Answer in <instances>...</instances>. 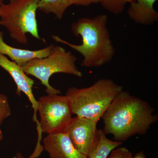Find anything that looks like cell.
I'll list each match as a JSON object with an SVG mask.
<instances>
[{"mask_svg":"<svg viewBox=\"0 0 158 158\" xmlns=\"http://www.w3.org/2000/svg\"><path fill=\"white\" fill-rule=\"evenodd\" d=\"M0 67L4 69L10 75L17 86V93L20 95L22 92L27 97L34 110L33 120L37 125V130L40 129L39 120L37 118L38 102L33 91L34 81L26 74L22 68L17 63L9 60L7 56L0 54Z\"/></svg>","mask_w":158,"mask_h":158,"instance_id":"ba28073f","label":"cell"},{"mask_svg":"<svg viewBox=\"0 0 158 158\" xmlns=\"http://www.w3.org/2000/svg\"><path fill=\"white\" fill-rule=\"evenodd\" d=\"M4 2V0H0V6H1V5H2L3 2Z\"/></svg>","mask_w":158,"mask_h":158,"instance_id":"ffe728a7","label":"cell"},{"mask_svg":"<svg viewBox=\"0 0 158 158\" xmlns=\"http://www.w3.org/2000/svg\"><path fill=\"white\" fill-rule=\"evenodd\" d=\"M77 58L70 51H66L60 46H54L48 56L44 58L32 59L23 66L26 74L38 79L46 87L48 94H61L60 90L49 84L52 75L62 73L81 77L83 73L76 65Z\"/></svg>","mask_w":158,"mask_h":158,"instance_id":"5b68a950","label":"cell"},{"mask_svg":"<svg viewBox=\"0 0 158 158\" xmlns=\"http://www.w3.org/2000/svg\"><path fill=\"white\" fill-rule=\"evenodd\" d=\"M40 0H9L0 6V25L11 39L21 44L28 42L27 34L45 42L38 32L36 13Z\"/></svg>","mask_w":158,"mask_h":158,"instance_id":"277c9868","label":"cell"},{"mask_svg":"<svg viewBox=\"0 0 158 158\" xmlns=\"http://www.w3.org/2000/svg\"><path fill=\"white\" fill-rule=\"evenodd\" d=\"M98 142L93 153L87 158H107L110 152L120 146L122 142L110 140L102 129L98 130Z\"/></svg>","mask_w":158,"mask_h":158,"instance_id":"4fadbf2b","label":"cell"},{"mask_svg":"<svg viewBox=\"0 0 158 158\" xmlns=\"http://www.w3.org/2000/svg\"><path fill=\"white\" fill-rule=\"evenodd\" d=\"M133 158H147L146 156L144 155L143 151H141L140 152L137 153V154L133 157Z\"/></svg>","mask_w":158,"mask_h":158,"instance_id":"e0dca14e","label":"cell"},{"mask_svg":"<svg viewBox=\"0 0 158 158\" xmlns=\"http://www.w3.org/2000/svg\"><path fill=\"white\" fill-rule=\"evenodd\" d=\"M108 21L106 15L100 14L92 18H81L73 23L71 27L73 34L82 39V44L79 45L70 43L56 35H53L52 38L81 54L83 57L81 64L83 67H101L111 61L116 52L108 30Z\"/></svg>","mask_w":158,"mask_h":158,"instance_id":"7a4b0ae2","label":"cell"},{"mask_svg":"<svg viewBox=\"0 0 158 158\" xmlns=\"http://www.w3.org/2000/svg\"><path fill=\"white\" fill-rule=\"evenodd\" d=\"M3 138V135L2 130H0V141L2 140Z\"/></svg>","mask_w":158,"mask_h":158,"instance_id":"d6986e66","label":"cell"},{"mask_svg":"<svg viewBox=\"0 0 158 158\" xmlns=\"http://www.w3.org/2000/svg\"><path fill=\"white\" fill-rule=\"evenodd\" d=\"M132 153L124 147H118L113 149L107 158H133Z\"/></svg>","mask_w":158,"mask_h":158,"instance_id":"2e32d148","label":"cell"},{"mask_svg":"<svg viewBox=\"0 0 158 158\" xmlns=\"http://www.w3.org/2000/svg\"><path fill=\"white\" fill-rule=\"evenodd\" d=\"M10 158H24L23 155L21 153H17L14 156Z\"/></svg>","mask_w":158,"mask_h":158,"instance_id":"ac0fdd59","label":"cell"},{"mask_svg":"<svg viewBox=\"0 0 158 158\" xmlns=\"http://www.w3.org/2000/svg\"><path fill=\"white\" fill-rule=\"evenodd\" d=\"M44 149L51 158H87L74 146L63 131L48 134L43 139Z\"/></svg>","mask_w":158,"mask_h":158,"instance_id":"9c48e42d","label":"cell"},{"mask_svg":"<svg viewBox=\"0 0 158 158\" xmlns=\"http://www.w3.org/2000/svg\"><path fill=\"white\" fill-rule=\"evenodd\" d=\"M11 115V109L8 97L5 94L0 93V130L3 122Z\"/></svg>","mask_w":158,"mask_h":158,"instance_id":"9a60e30c","label":"cell"},{"mask_svg":"<svg viewBox=\"0 0 158 158\" xmlns=\"http://www.w3.org/2000/svg\"><path fill=\"white\" fill-rule=\"evenodd\" d=\"M101 118L105 134L123 143L132 136L146 134L158 116L149 103L123 90Z\"/></svg>","mask_w":158,"mask_h":158,"instance_id":"6da1fadb","label":"cell"},{"mask_svg":"<svg viewBox=\"0 0 158 158\" xmlns=\"http://www.w3.org/2000/svg\"><path fill=\"white\" fill-rule=\"evenodd\" d=\"M37 102L42 134L48 135L63 131L72 118L70 102L67 97L48 94L40 98Z\"/></svg>","mask_w":158,"mask_h":158,"instance_id":"8992f818","label":"cell"},{"mask_svg":"<svg viewBox=\"0 0 158 158\" xmlns=\"http://www.w3.org/2000/svg\"><path fill=\"white\" fill-rule=\"evenodd\" d=\"M98 122L76 116L73 117L63 129L74 146L86 157L90 156L98 142Z\"/></svg>","mask_w":158,"mask_h":158,"instance_id":"52a82bcc","label":"cell"},{"mask_svg":"<svg viewBox=\"0 0 158 158\" xmlns=\"http://www.w3.org/2000/svg\"><path fill=\"white\" fill-rule=\"evenodd\" d=\"M134 0H98L103 8L113 14L119 15L124 11L125 7L128 3Z\"/></svg>","mask_w":158,"mask_h":158,"instance_id":"5bb4252c","label":"cell"},{"mask_svg":"<svg viewBox=\"0 0 158 158\" xmlns=\"http://www.w3.org/2000/svg\"><path fill=\"white\" fill-rule=\"evenodd\" d=\"M157 0H134L130 3L127 14L130 19L142 25H153L158 21V12L154 9Z\"/></svg>","mask_w":158,"mask_h":158,"instance_id":"8fae6325","label":"cell"},{"mask_svg":"<svg viewBox=\"0 0 158 158\" xmlns=\"http://www.w3.org/2000/svg\"><path fill=\"white\" fill-rule=\"evenodd\" d=\"M98 2V0H40L38 10L46 14L52 13L61 20L67 9L73 5L89 6Z\"/></svg>","mask_w":158,"mask_h":158,"instance_id":"7c38bea8","label":"cell"},{"mask_svg":"<svg viewBox=\"0 0 158 158\" xmlns=\"http://www.w3.org/2000/svg\"><path fill=\"white\" fill-rule=\"evenodd\" d=\"M123 90V86L113 80L103 78L86 88L70 87L65 95L70 102L73 114L98 122Z\"/></svg>","mask_w":158,"mask_h":158,"instance_id":"3957f363","label":"cell"},{"mask_svg":"<svg viewBox=\"0 0 158 158\" xmlns=\"http://www.w3.org/2000/svg\"><path fill=\"white\" fill-rule=\"evenodd\" d=\"M54 44L37 50L16 48L7 44L3 39V33L0 31V54L9 57L11 61L22 67L32 59L44 58L50 53Z\"/></svg>","mask_w":158,"mask_h":158,"instance_id":"30bf717a","label":"cell"}]
</instances>
